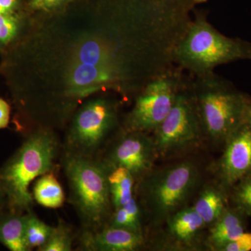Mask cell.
I'll return each mask as SVG.
<instances>
[{
    "mask_svg": "<svg viewBox=\"0 0 251 251\" xmlns=\"http://www.w3.org/2000/svg\"><path fill=\"white\" fill-rule=\"evenodd\" d=\"M202 171L196 161L181 160L154 168L136 183L135 197L148 230L161 227L168 218L188 206L202 186Z\"/></svg>",
    "mask_w": 251,
    "mask_h": 251,
    "instance_id": "obj_1",
    "label": "cell"
},
{
    "mask_svg": "<svg viewBox=\"0 0 251 251\" xmlns=\"http://www.w3.org/2000/svg\"><path fill=\"white\" fill-rule=\"evenodd\" d=\"M62 143L52 130L36 129L0 169V187L6 198L9 211L25 214L32 209L34 198L31 183L55 171L60 159Z\"/></svg>",
    "mask_w": 251,
    "mask_h": 251,
    "instance_id": "obj_2",
    "label": "cell"
},
{
    "mask_svg": "<svg viewBox=\"0 0 251 251\" xmlns=\"http://www.w3.org/2000/svg\"><path fill=\"white\" fill-rule=\"evenodd\" d=\"M175 65L193 76L214 72L218 66L251 59V44L221 34L208 20L206 13L195 9L189 27L175 47Z\"/></svg>",
    "mask_w": 251,
    "mask_h": 251,
    "instance_id": "obj_3",
    "label": "cell"
},
{
    "mask_svg": "<svg viewBox=\"0 0 251 251\" xmlns=\"http://www.w3.org/2000/svg\"><path fill=\"white\" fill-rule=\"evenodd\" d=\"M61 163L69 186V202L80 220L81 231L105 227L112 211L108 171L100 158L62 152Z\"/></svg>",
    "mask_w": 251,
    "mask_h": 251,
    "instance_id": "obj_4",
    "label": "cell"
},
{
    "mask_svg": "<svg viewBox=\"0 0 251 251\" xmlns=\"http://www.w3.org/2000/svg\"><path fill=\"white\" fill-rule=\"evenodd\" d=\"M192 90L205 140L224 144L244 123L251 97L215 72L192 75Z\"/></svg>",
    "mask_w": 251,
    "mask_h": 251,
    "instance_id": "obj_5",
    "label": "cell"
},
{
    "mask_svg": "<svg viewBox=\"0 0 251 251\" xmlns=\"http://www.w3.org/2000/svg\"><path fill=\"white\" fill-rule=\"evenodd\" d=\"M157 158L181 156L205 140L192 90V75L176 96L171 111L151 133Z\"/></svg>",
    "mask_w": 251,
    "mask_h": 251,
    "instance_id": "obj_6",
    "label": "cell"
},
{
    "mask_svg": "<svg viewBox=\"0 0 251 251\" xmlns=\"http://www.w3.org/2000/svg\"><path fill=\"white\" fill-rule=\"evenodd\" d=\"M117 104L97 99L84 104L75 114L62 142V152L99 158L118 126Z\"/></svg>",
    "mask_w": 251,
    "mask_h": 251,
    "instance_id": "obj_7",
    "label": "cell"
},
{
    "mask_svg": "<svg viewBox=\"0 0 251 251\" xmlns=\"http://www.w3.org/2000/svg\"><path fill=\"white\" fill-rule=\"evenodd\" d=\"M189 74L175 65L149 81L126 118L123 129L152 133L163 121Z\"/></svg>",
    "mask_w": 251,
    "mask_h": 251,
    "instance_id": "obj_8",
    "label": "cell"
},
{
    "mask_svg": "<svg viewBox=\"0 0 251 251\" xmlns=\"http://www.w3.org/2000/svg\"><path fill=\"white\" fill-rule=\"evenodd\" d=\"M99 158L108 166L125 168L136 182L154 168L158 160L151 133L123 128Z\"/></svg>",
    "mask_w": 251,
    "mask_h": 251,
    "instance_id": "obj_9",
    "label": "cell"
},
{
    "mask_svg": "<svg viewBox=\"0 0 251 251\" xmlns=\"http://www.w3.org/2000/svg\"><path fill=\"white\" fill-rule=\"evenodd\" d=\"M216 163V181L227 191L238 181L251 173V125L243 123L224 144Z\"/></svg>",
    "mask_w": 251,
    "mask_h": 251,
    "instance_id": "obj_10",
    "label": "cell"
},
{
    "mask_svg": "<svg viewBox=\"0 0 251 251\" xmlns=\"http://www.w3.org/2000/svg\"><path fill=\"white\" fill-rule=\"evenodd\" d=\"M207 228L202 218L187 206L166 220L161 227L158 248L168 251H195L204 244V231Z\"/></svg>",
    "mask_w": 251,
    "mask_h": 251,
    "instance_id": "obj_11",
    "label": "cell"
},
{
    "mask_svg": "<svg viewBox=\"0 0 251 251\" xmlns=\"http://www.w3.org/2000/svg\"><path fill=\"white\" fill-rule=\"evenodd\" d=\"M67 80L64 96L71 100L84 98L102 89L121 90L116 73L100 66L72 62L67 72Z\"/></svg>",
    "mask_w": 251,
    "mask_h": 251,
    "instance_id": "obj_12",
    "label": "cell"
},
{
    "mask_svg": "<svg viewBox=\"0 0 251 251\" xmlns=\"http://www.w3.org/2000/svg\"><path fill=\"white\" fill-rule=\"evenodd\" d=\"M78 249L85 251H136L146 247L143 234L105 226L94 232L80 231L77 235Z\"/></svg>",
    "mask_w": 251,
    "mask_h": 251,
    "instance_id": "obj_13",
    "label": "cell"
},
{
    "mask_svg": "<svg viewBox=\"0 0 251 251\" xmlns=\"http://www.w3.org/2000/svg\"><path fill=\"white\" fill-rule=\"evenodd\" d=\"M92 64L109 68L116 73L121 85V90H127L125 75L108 41L104 38H95L82 41L75 48L72 62Z\"/></svg>",
    "mask_w": 251,
    "mask_h": 251,
    "instance_id": "obj_14",
    "label": "cell"
},
{
    "mask_svg": "<svg viewBox=\"0 0 251 251\" xmlns=\"http://www.w3.org/2000/svg\"><path fill=\"white\" fill-rule=\"evenodd\" d=\"M247 216L234 206H229L215 222L207 227L204 245L211 251H220L227 243L246 232Z\"/></svg>",
    "mask_w": 251,
    "mask_h": 251,
    "instance_id": "obj_15",
    "label": "cell"
},
{
    "mask_svg": "<svg viewBox=\"0 0 251 251\" xmlns=\"http://www.w3.org/2000/svg\"><path fill=\"white\" fill-rule=\"evenodd\" d=\"M192 205L206 227L219 219L228 207L229 192L217 181L202 185Z\"/></svg>",
    "mask_w": 251,
    "mask_h": 251,
    "instance_id": "obj_16",
    "label": "cell"
},
{
    "mask_svg": "<svg viewBox=\"0 0 251 251\" xmlns=\"http://www.w3.org/2000/svg\"><path fill=\"white\" fill-rule=\"evenodd\" d=\"M25 214L2 212L0 214V243L11 251H29L25 240Z\"/></svg>",
    "mask_w": 251,
    "mask_h": 251,
    "instance_id": "obj_17",
    "label": "cell"
},
{
    "mask_svg": "<svg viewBox=\"0 0 251 251\" xmlns=\"http://www.w3.org/2000/svg\"><path fill=\"white\" fill-rule=\"evenodd\" d=\"M105 166L108 171L109 188L114 210L125 205L135 197L137 182L133 175L125 168L107 164Z\"/></svg>",
    "mask_w": 251,
    "mask_h": 251,
    "instance_id": "obj_18",
    "label": "cell"
},
{
    "mask_svg": "<svg viewBox=\"0 0 251 251\" xmlns=\"http://www.w3.org/2000/svg\"><path fill=\"white\" fill-rule=\"evenodd\" d=\"M105 226L146 235L145 216L136 197L121 207L114 209Z\"/></svg>",
    "mask_w": 251,
    "mask_h": 251,
    "instance_id": "obj_19",
    "label": "cell"
},
{
    "mask_svg": "<svg viewBox=\"0 0 251 251\" xmlns=\"http://www.w3.org/2000/svg\"><path fill=\"white\" fill-rule=\"evenodd\" d=\"M31 193L38 204L49 209H58L63 206L65 201L64 190L54 175V171L39 176L36 179Z\"/></svg>",
    "mask_w": 251,
    "mask_h": 251,
    "instance_id": "obj_20",
    "label": "cell"
},
{
    "mask_svg": "<svg viewBox=\"0 0 251 251\" xmlns=\"http://www.w3.org/2000/svg\"><path fill=\"white\" fill-rule=\"evenodd\" d=\"M53 227L46 224L33 212L25 213V240L29 251L40 249L47 242Z\"/></svg>",
    "mask_w": 251,
    "mask_h": 251,
    "instance_id": "obj_21",
    "label": "cell"
},
{
    "mask_svg": "<svg viewBox=\"0 0 251 251\" xmlns=\"http://www.w3.org/2000/svg\"><path fill=\"white\" fill-rule=\"evenodd\" d=\"M75 235L72 227L64 220L59 219L57 226L53 227L47 242L39 251H71Z\"/></svg>",
    "mask_w": 251,
    "mask_h": 251,
    "instance_id": "obj_22",
    "label": "cell"
},
{
    "mask_svg": "<svg viewBox=\"0 0 251 251\" xmlns=\"http://www.w3.org/2000/svg\"><path fill=\"white\" fill-rule=\"evenodd\" d=\"M229 193L233 206L246 216H251V173L238 181Z\"/></svg>",
    "mask_w": 251,
    "mask_h": 251,
    "instance_id": "obj_23",
    "label": "cell"
},
{
    "mask_svg": "<svg viewBox=\"0 0 251 251\" xmlns=\"http://www.w3.org/2000/svg\"><path fill=\"white\" fill-rule=\"evenodd\" d=\"M18 27L19 23L14 15H0V45H7L14 40L17 35Z\"/></svg>",
    "mask_w": 251,
    "mask_h": 251,
    "instance_id": "obj_24",
    "label": "cell"
},
{
    "mask_svg": "<svg viewBox=\"0 0 251 251\" xmlns=\"http://www.w3.org/2000/svg\"><path fill=\"white\" fill-rule=\"evenodd\" d=\"M251 251V232H245L242 235L221 248L220 251Z\"/></svg>",
    "mask_w": 251,
    "mask_h": 251,
    "instance_id": "obj_25",
    "label": "cell"
},
{
    "mask_svg": "<svg viewBox=\"0 0 251 251\" xmlns=\"http://www.w3.org/2000/svg\"><path fill=\"white\" fill-rule=\"evenodd\" d=\"M11 108L9 103L0 98V128H4L9 125Z\"/></svg>",
    "mask_w": 251,
    "mask_h": 251,
    "instance_id": "obj_26",
    "label": "cell"
},
{
    "mask_svg": "<svg viewBox=\"0 0 251 251\" xmlns=\"http://www.w3.org/2000/svg\"><path fill=\"white\" fill-rule=\"evenodd\" d=\"M65 0H31V7L36 9L49 10L58 6Z\"/></svg>",
    "mask_w": 251,
    "mask_h": 251,
    "instance_id": "obj_27",
    "label": "cell"
},
{
    "mask_svg": "<svg viewBox=\"0 0 251 251\" xmlns=\"http://www.w3.org/2000/svg\"><path fill=\"white\" fill-rule=\"evenodd\" d=\"M17 0H0V15L12 14Z\"/></svg>",
    "mask_w": 251,
    "mask_h": 251,
    "instance_id": "obj_28",
    "label": "cell"
},
{
    "mask_svg": "<svg viewBox=\"0 0 251 251\" xmlns=\"http://www.w3.org/2000/svg\"><path fill=\"white\" fill-rule=\"evenodd\" d=\"M244 123L249 124L251 125V97L246 109L245 115H244Z\"/></svg>",
    "mask_w": 251,
    "mask_h": 251,
    "instance_id": "obj_29",
    "label": "cell"
},
{
    "mask_svg": "<svg viewBox=\"0 0 251 251\" xmlns=\"http://www.w3.org/2000/svg\"><path fill=\"white\" fill-rule=\"evenodd\" d=\"M6 206V198L2 189L0 187V214L4 211L5 206Z\"/></svg>",
    "mask_w": 251,
    "mask_h": 251,
    "instance_id": "obj_30",
    "label": "cell"
}]
</instances>
